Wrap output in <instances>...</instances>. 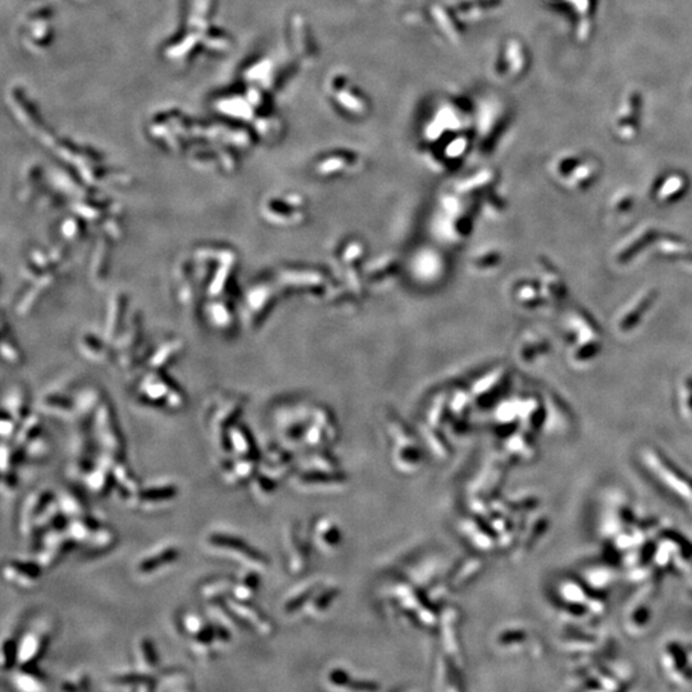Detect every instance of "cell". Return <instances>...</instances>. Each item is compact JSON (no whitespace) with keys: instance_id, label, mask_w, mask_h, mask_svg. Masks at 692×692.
Wrapping results in <instances>:
<instances>
[{"instance_id":"obj_17","label":"cell","mask_w":692,"mask_h":692,"mask_svg":"<svg viewBox=\"0 0 692 692\" xmlns=\"http://www.w3.org/2000/svg\"><path fill=\"white\" fill-rule=\"evenodd\" d=\"M15 690L18 691L36 692L45 690V682L35 667H21L10 678Z\"/></svg>"},{"instance_id":"obj_23","label":"cell","mask_w":692,"mask_h":692,"mask_svg":"<svg viewBox=\"0 0 692 692\" xmlns=\"http://www.w3.org/2000/svg\"><path fill=\"white\" fill-rule=\"evenodd\" d=\"M62 690L64 691H81V690H87L89 689V678L85 676V675H80V676H73L63 681L61 686Z\"/></svg>"},{"instance_id":"obj_10","label":"cell","mask_w":692,"mask_h":692,"mask_svg":"<svg viewBox=\"0 0 692 692\" xmlns=\"http://www.w3.org/2000/svg\"><path fill=\"white\" fill-rule=\"evenodd\" d=\"M177 486L175 484H155L143 487L140 492L138 507L143 510H154L155 507H161L176 499Z\"/></svg>"},{"instance_id":"obj_5","label":"cell","mask_w":692,"mask_h":692,"mask_svg":"<svg viewBox=\"0 0 692 692\" xmlns=\"http://www.w3.org/2000/svg\"><path fill=\"white\" fill-rule=\"evenodd\" d=\"M258 458L227 455L219 464V472L224 484L240 486L250 482L257 475Z\"/></svg>"},{"instance_id":"obj_22","label":"cell","mask_w":692,"mask_h":692,"mask_svg":"<svg viewBox=\"0 0 692 692\" xmlns=\"http://www.w3.org/2000/svg\"><path fill=\"white\" fill-rule=\"evenodd\" d=\"M0 664L3 672L12 670L15 665H18V641L13 638H6L3 641Z\"/></svg>"},{"instance_id":"obj_2","label":"cell","mask_w":692,"mask_h":692,"mask_svg":"<svg viewBox=\"0 0 692 692\" xmlns=\"http://www.w3.org/2000/svg\"><path fill=\"white\" fill-rule=\"evenodd\" d=\"M92 440L101 453L115 458V461H124V444L121 433L108 412L96 415L92 428Z\"/></svg>"},{"instance_id":"obj_13","label":"cell","mask_w":692,"mask_h":692,"mask_svg":"<svg viewBox=\"0 0 692 692\" xmlns=\"http://www.w3.org/2000/svg\"><path fill=\"white\" fill-rule=\"evenodd\" d=\"M235 584V578L217 576L203 581L198 587L200 598L208 603H217L229 598Z\"/></svg>"},{"instance_id":"obj_7","label":"cell","mask_w":692,"mask_h":692,"mask_svg":"<svg viewBox=\"0 0 692 692\" xmlns=\"http://www.w3.org/2000/svg\"><path fill=\"white\" fill-rule=\"evenodd\" d=\"M223 601L226 607L230 609L231 614L233 615L238 624L245 626L246 628L258 632L261 635H268L271 630L268 621L257 607H254L250 604V601H238L232 599L231 596L226 598Z\"/></svg>"},{"instance_id":"obj_15","label":"cell","mask_w":692,"mask_h":692,"mask_svg":"<svg viewBox=\"0 0 692 692\" xmlns=\"http://www.w3.org/2000/svg\"><path fill=\"white\" fill-rule=\"evenodd\" d=\"M134 659L138 672L153 675L159 667V656L153 641L150 638L141 637L134 647Z\"/></svg>"},{"instance_id":"obj_9","label":"cell","mask_w":692,"mask_h":692,"mask_svg":"<svg viewBox=\"0 0 692 692\" xmlns=\"http://www.w3.org/2000/svg\"><path fill=\"white\" fill-rule=\"evenodd\" d=\"M115 492L117 496L126 505L138 507L143 486L138 482V478L131 473L124 461H115Z\"/></svg>"},{"instance_id":"obj_19","label":"cell","mask_w":692,"mask_h":692,"mask_svg":"<svg viewBox=\"0 0 692 692\" xmlns=\"http://www.w3.org/2000/svg\"><path fill=\"white\" fill-rule=\"evenodd\" d=\"M177 624L182 636L186 640H192V637L198 636L201 630H206V627L209 624V618L199 614L198 612L185 610L178 615Z\"/></svg>"},{"instance_id":"obj_8","label":"cell","mask_w":692,"mask_h":692,"mask_svg":"<svg viewBox=\"0 0 692 692\" xmlns=\"http://www.w3.org/2000/svg\"><path fill=\"white\" fill-rule=\"evenodd\" d=\"M49 636L45 632L29 630L18 640V665L35 667L38 659L45 653Z\"/></svg>"},{"instance_id":"obj_18","label":"cell","mask_w":692,"mask_h":692,"mask_svg":"<svg viewBox=\"0 0 692 692\" xmlns=\"http://www.w3.org/2000/svg\"><path fill=\"white\" fill-rule=\"evenodd\" d=\"M57 503L62 514L69 518V521L87 514L84 499L73 490H64L57 493Z\"/></svg>"},{"instance_id":"obj_11","label":"cell","mask_w":692,"mask_h":692,"mask_svg":"<svg viewBox=\"0 0 692 692\" xmlns=\"http://www.w3.org/2000/svg\"><path fill=\"white\" fill-rule=\"evenodd\" d=\"M180 550L176 546H166L155 553L149 554L138 563V572L143 576L158 573L169 565L175 564L180 558Z\"/></svg>"},{"instance_id":"obj_20","label":"cell","mask_w":692,"mask_h":692,"mask_svg":"<svg viewBox=\"0 0 692 692\" xmlns=\"http://www.w3.org/2000/svg\"><path fill=\"white\" fill-rule=\"evenodd\" d=\"M229 438H230L231 445L230 455L258 458V456H255V446H254L253 440L244 428L233 424L229 430Z\"/></svg>"},{"instance_id":"obj_6","label":"cell","mask_w":692,"mask_h":692,"mask_svg":"<svg viewBox=\"0 0 692 692\" xmlns=\"http://www.w3.org/2000/svg\"><path fill=\"white\" fill-rule=\"evenodd\" d=\"M43 567L38 561H9L3 567V577L9 584L21 589H31L38 584L43 575Z\"/></svg>"},{"instance_id":"obj_12","label":"cell","mask_w":692,"mask_h":692,"mask_svg":"<svg viewBox=\"0 0 692 692\" xmlns=\"http://www.w3.org/2000/svg\"><path fill=\"white\" fill-rule=\"evenodd\" d=\"M117 533L115 531L107 524H100L96 530L92 532V538L87 540L81 549L87 556H98L112 550L117 544Z\"/></svg>"},{"instance_id":"obj_16","label":"cell","mask_w":692,"mask_h":692,"mask_svg":"<svg viewBox=\"0 0 692 692\" xmlns=\"http://www.w3.org/2000/svg\"><path fill=\"white\" fill-rule=\"evenodd\" d=\"M157 691H189L192 690V678L182 669H167L155 677Z\"/></svg>"},{"instance_id":"obj_14","label":"cell","mask_w":692,"mask_h":692,"mask_svg":"<svg viewBox=\"0 0 692 692\" xmlns=\"http://www.w3.org/2000/svg\"><path fill=\"white\" fill-rule=\"evenodd\" d=\"M109 684L112 689L120 691H153L155 690V677L138 670L113 677Z\"/></svg>"},{"instance_id":"obj_4","label":"cell","mask_w":692,"mask_h":692,"mask_svg":"<svg viewBox=\"0 0 692 692\" xmlns=\"http://www.w3.org/2000/svg\"><path fill=\"white\" fill-rule=\"evenodd\" d=\"M57 499V493L46 489L30 492L20 507L18 528L24 538H31L34 526L43 512Z\"/></svg>"},{"instance_id":"obj_3","label":"cell","mask_w":692,"mask_h":692,"mask_svg":"<svg viewBox=\"0 0 692 692\" xmlns=\"http://www.w3.org/2000/svg\"><path fill=\"white\" fill-rule=\"evenodd\" d=\"M115 458L100 452L96 463L82 478L81 482L85 489L92 495L106 498L110 492L115 491Z\"/></svg>"},{"instance_id":"obj_1","label":"cell","mask_w":692,"mask_h":692,"mask_svg":"<svg viewBox=\"0 0 692 692\" xmlns=\"http://www.w3.org/2000/svg\"><path fill=\"white\" fill-rule=\"evenodd\" d=\"M209 550L231 558L246 565L247 568H258L266 564V559L255 547L249 545L243 538L226 532H212L206 538Z\"/></svg>"},{"instance_id":"obj_21","label":"cell","mask_w":692,"mask_h":692,"mask_svg":"<svg viewBox=\"0 0 692 692\" xmlns=\"http://www.w3.org/2000/svg\"><path fill=\"white\" fill-rule=\"evenodd\" d=\"M258 582H259V578H258V575L253 572V569L246 570L241 576L235 578V584H233L232 591H231V598L238 600V601H250L257 592Z\"/></svg>"}]
</instances>
